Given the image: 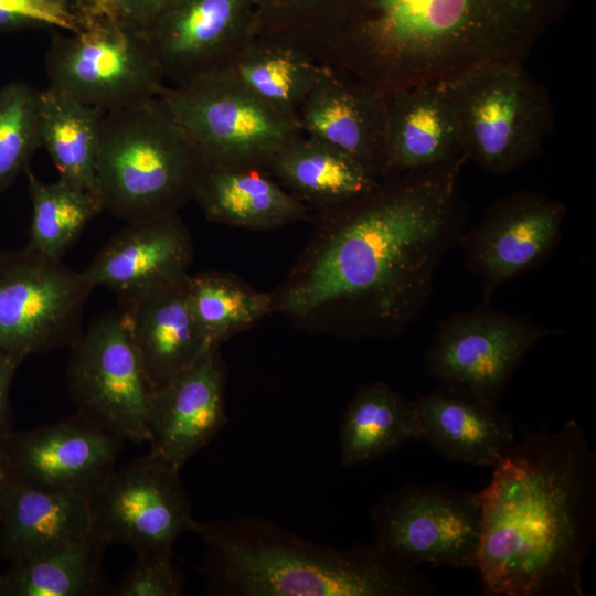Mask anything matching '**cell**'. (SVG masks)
<instances>
[{"instance_id":"obj_14","label":"cell","mask_w":596,"mask_h":596,"mask_svg":"<svg viewBox=\"0 0 596 596\" xmlns=\"http://www.w3.org/2000/svg\"><path fill=\"white\" fill-rule=\"evenodd\" d=\"M567 214L563 202L519 190L496 200L465 231L459 246L465 269L481 287L482 304L507 283L541 266L556 248Z\"/></svg>"},{"instance_id":"obj_5","label":"cell","mask_w":596,"mask_h":596,"mask_svg":"<svg viewBox=\"0 0 596 596\" xmlns=\"http://www.w3.org/2000/svg\"><path fill=\"white\" fill-rule=\"evenodd\" d=\"M207 169L160 95L104 113L96 161L103 210L127 223L179 213Z\"/></svg>"},{"instance_id":"obj_25","label":"cell","mask_w":596,"mask_h":596,"mask_svg":"<svg viewBox=\"0 0 596 596\" xmlns=\"http://www.w3.org/2000/svg\"><path fill=\"white\" fill-rule=\"evenodd\" d=\"M266 172L315 213L354 201L382 180L345 152L306 135L285 146Z\"/></svg>"},{"instance_id":"obj_12","label":"cell","mask_w":596,"mask_h":596,"mask_svg":"<svg viewBox=\"0 0 596 596\" xmlns=\"http://www.w3.org/2000/svg\"><path fill=\"white\" fill-rule=\"evenodd\" d=\"M561 333L490 304L443 319L425 354L427 374L499 404L515 370L543 339Z\"/></svg>"},{"instance_id":"obj_31","label":"cell","mask_w":596,"mask_h":596,"mask_svg":"<svg viewBox=\"0 0 596 596\" xmlns=\"http://www.w3.org/2000/svg\"><path fill=\"white\" fill-rule=\"evenodd\" d=\"M25 175L32 204L25 247L50 259L62 260L103 207L94 194L60 178L44 182L30 168Z\"/></svg>"},{"instance_id":"obj_28","label":"cell","mask_w":596,"mask_h":596,"mask_svg":"<svg viewBox=\"0 0 596 596\" xmlns=\"http://www.w3.org/2000/svg\"><path fill=\"white\" fill-rule=\"evenodd\" d=\"M108 545L93 530L47 556L13 564L0 575V596H92L109 593L103 570L104 552Z\"/></svg>"},{"instance_id":"obj_9","label":"cell","mask_w":596,"mask_h":596,"mask_svg":"<svg viewBox=\"0 0 596 596\" xmlns=\"http://www.w3.org/2000/svg\"><path fill=\"white\" fill-rule=\"evenodd\" d=\"M95 288L82 272L29 248L0 251V350L22 361L78 339Z\"/></svg>"},{"instance_id":"obj_30","label":"cell","mask_w":596,"mask_h":596,"mask_svg":"<svg viewBox=\"0 0 596 596\" xmlns=\"http://www.w3.org/2000/svg\"><path fill=\"white\" fill-rule=\"evenodd\" d=\"M190 304L195 323L211 349L273 313L272 292L253 289L237 276L205 270L190 274Z\"/></svg>"},{"instance_id":"obj_16","label":"cell","mask_w":596,"mask_h":596,"mask_svg":"<svg viewBox=\"0 0 596 596\" xmlns=\"http://www.w3.org/2000/svg\"><path fill=\"white\" fill-rule=\"evenodd\" d=\"M17 481L57 493L91 498L117 467L123 440L76 413L34 429L0 437Z\"/></svg>"},{"instance_id":"obj_2","label":"cell","mask_w":596,"mask_h":596,"mask_svg":"<svg viewBox=\"0 0 596 596\" xmlns=\"http://www.w3.org/2000/svg\"><path fill=\"white\" fill-rule=\"evenodd\" d=\"M572 0H256L254 35L387 93L521 61Z\"/></svg>"},{"instance_id":"obj_4","label":"cell","mask_w":596,"mask_h":596,"mask_svg":"<svg viewBox=\"0 0 596 596\" xmlns=\"http://www.w3.org/2000/svg\"><path fill=\"white\" fill-rule=\"evenodd\" d=\"M205 592L219 596H422L417 567L370 545L338 549L257 517L198 522Z\"/></svg>"},{"instance_id":"obj_23","label":"cell","mask_w":596,"mask_h":596,"mask_svg":"<svg viewBox=\"0 0 596 596\" xmlns=\"http://www.w3.org/2000/svg\"><path fill=\"white\" fill-rule=\"evenodd\" d=\"M92 531L88 497L38 490L15 480L0 512V555L11 565L28 563Z\"/></svg>"},{"instance_id":"obj_29","label":"cell","mask_w":596,"mask_h":596,"mask_svg":"<svg viewBox=\"0 0 596 596\" xmlns=\"http://www.w3.org/2000/svg\"><path fill=\"white\" fill-rule=\"evenodd\" d=\"M322 68L289 42L254 36L230 72L263 102L297 116Z\"/></svg>"},{"instance_id":"obj_35","label":"cell","mask_w":596,"mask_h":596,"mask_svg":"<svg viewBox=\"0 0 596 596\" xmlns=\"http://www.w3.org/2000/svg\"><path fill=\"white\" fill-rule=\"evenodd\" d=\"M0 7L35 18L49 28L76 31L82 24L74 0H0Z\"/></svg>"},{"instance_id":"obj_20","label":"cell","mask_w":596,"mask_h":596,"mask_svg":"<svg viewBox=\"0 0 596 596\" xmlns=\"http://www.w3.org/2000/svg\"><path fill=\"white\" fill-rule=\"evenodd\" d=\"M297 117L304 135L345 152L381 178L385 92L323 65Z\"/></svg>"},{"instance_id":"obj_38","label":"cell","mask_w":596,"mask_h":596,"mask_svg":"<svg viewBox=\"0 0 596 596\" xmlns=\"http://www.w3.org/2000/svg\"><path fill=\"white\" fill-rule=\"evenodd\" d=\"M15 481L14 475L7 461L2 450L0 449V512L6 499V496Z\"/></svg>"},{"instance_id":"obj_24","label":"cell","mask_w":596,"mask_h":596,"mask_svg":"<svg viewBox=\"0 0 596 596\" xmlns=\"http://www.w3.org/2000/svg\"><path fill=\"white\" fill-rule=\"evenodd\" d=\"M193 201L209 221L251 231L276 230L308 219L310 212L259 169L207 168Z\"/></svg>"},{"instance_id":"obj_7","label":"cell","mask_w":596,"mask_h":596,"mask_svg":"<svg viewBox=\"0 0 596 596\" xmlns=\"http://www.w3.org/2000/svg\"><path fill=\"white\" fill-rule=\"evenodd\" d=\"M161 96L207 168L266 171L285 146L304 135L297 116L263 102L230 71L166 86Z\"/></svg>"},{"instance_id":"obj_3","label":"cell","mask_w":596,"mask_h":596,"mask_svg":"<svg viewBox=\"0 0 596 596\" xmlns=\"http://www.w3.org/2000/svg\"><path fill=\"white\" fill-rule=\"evenodd\" d=\"M475 570L486 596H584L596 523V455L575 419L526 430L478 492Z\"/></svg>"},{"instance_id":"obj_32","label":"cell","mask_w":596,"mask_h":596,"mask_svg":"<svg viewBox=\"0 0 596 596\" xmlns=\"http://www.w3.org/2000/svg\"><path fill=\"white\" fill-rule=\"evenodd\" d=\"M41 147L40 91L13 81L0 87V193L25 172Z\"/></svg>"},{"instance_id":"obj_19","label":"cell","mask_w":596,"mask_h":596,"mask_svg":"<svg viewBox=\"0 0 596 596\" xmlns=\"http://www.w3.org/2000/svg\"><path fill=\"white\" fill-rule=\"evenodd\" d=\"M193 253L191 233L175 213L127 223L82 273L121 302L189 275Z\"/></svg>"},{"instance_id":"obj_36","label":"cell","mask_w":596,"mask_h":596,"mask_svg":"<svg viewBox=\"0 0 596 596\" xmlns=\"http://www.w3.org/2000/svg\"><path fill=\"white\" fill-rule=\"evenodd\" d=\"M19 360L0 350V437L12 429L10 389Z\"/></svg>"},{"instance_id":"obj_21","label":"cell","mask_w":596,"mask_h":596,"mask_svg":"<svg viewBox=\"0 0 596 596\" xmlns=\"http://www.w3.org/2000/svg\"><path fill=\"white\" fill-rule=\"evenodd\" d=\"M413 402L418 441L447 460L493 468L517 440L509 413L458 385L439 382Z\"/></svg>"},{"instance_id":"obj_26","label":"cell","mask_w":596,"mask_h":596,"mask_svg":"<svg viewBox=\"0 0 596 596\" xmlns=\"http://www.w3.org/2000/svg\"><path fill=\"white\" fill-rule=\"evenodd\" d=\"M414 402L382 381L364 383L349 400L340 424V462L364 465L419 439Z\"/></svg>"},{"instance_id":"obj_22","label":"cell","mask_w":596,"mask_h":596,"mask_svg":"<svg viewBox=\"0 0 596 596\" xmlns=\"http://www.w3.org/2000/svg\"><path fill=\"white\" fill-rule=\"evenodd\" d=\"M121 313L152 390L206 351L190 304V274L121 301Z\"/></svg>"},{"instance_id":"obj_13","label":"cell","mask_w":596,"mask_h":596,"mask_svg":"<svg viewBox=\"0 0 596 596\" xmlns=\"http://www.w3.org/2000/svg\"><path fill=\"white\" fill-rule=\"evenodd\" d=\"M180 469L148 453L116 467L89 498L93 530L108 544L136 554L173 552L183 533L198 522L179 477Z\"/></svg>"},{"instance_id":"obj_33","label":"cell","mask_w":596,"mask_h":596,"mask_svg":"<svg viewBox=\"0 0 596 596\" xmlns=\"http://www.w3.org/2000/svg\"><path fill=\"white\" fill-rule=\"evenodd\" d=\"M124 576L109 589L111 596H179L183 578L173 552L137 553Z\"/></svg>"},{"instance_id":"obj_17","label":"cell","mask_w":596,"mask_h":596,"mask_svg":"<svg viewBox=\"0 0 596 596\" xmlns=\"http://www.w3.org/2000/svg\"><path fill=\"white\" fill-rule=\"evenodd\" d=\"M226 368L219 349L156 386L147 429L149 453L181 469L227 423Z\"/></svg>"},{"instance_id":"obj_10","label":"cell","mask_w":596,"mask_h":596,"mask_svg":"<svg viewBox=\"0 0 596 596\" xmlns=\"http://www.w3.org/2000/svg\"><path fill=\"white\" fill-rule=\"evenodd\" d=\"M66 383L76 413L123 441L148 443L152 386L121 311L98 316L72 344Z\"/></svg>"},{"instance_id":"obj_6","label":"cell","mask_w":596,"mask_h":596,"mask_svg":"<svg viewBox=\"0 0 596 596\" xmlns=\"http://www.w3.org/2000/svg\"><path fill=\"white\" fill-rule=\"evenodd\" d=\"M521 61H492L448 79L467 160L505 175L536 158L553 126L547 93Z\"/></svg>"},{"instance_id":"obj_1","label":"cell","mask_w":596,"mask_h":596,"mask_svg":"<svg viewBox=\"0 0 596 596\" xmlns=\"http://www.w3.org/2000/svg\"><path fill=\"white\" fill-rule=\"evenodd\" d=\"M465 162L384 178L370 193L316 212L313 231L273 313L341 339H391L424 312L445 255L466 231Z\"/></svg>"},{"instance_id":"obj_37","label":"cell","mask_w":596,"mask_h":596,"mask_svg":"<svg viewBox=\"0 0 596 596\" xmlns=\"http://www.w3.org/2000/svg\"><path fill=\"white\" fill-rule=\"evenodd\" d=\"M49 28L28 14L0 7V34Z\"/></svg>"},{"instance_id":"obj_34","label":"cell","mask_w":596,"mask_h":596,"mask_svg":"<svg viewBox=\"0 0 596 596\" xmlns=\"http://www.w3.org/2000/svg\"><path fill=\"white\" fill-rule=\"evenodd\" d=\"M171 0H74L82 17L110 20L145 31Z\"/></svg>"},{"instance_id":"obj_27","label":"cell","mask_w":596,"mask_h":596,"mask_svg":"<svg viewBox=\"0 0 596 596\" xmlns=\"http://www.w3.org/2000/svg\"><path fill=\"white\" fill-rule=\"evenodd\" d=\"M103 116L102 110L52 87L40 91L41 147L47 151L60 179L96 198Z\"/></svg>"},{"instance_id":"obj_18","label":"cell","mask_w":596,"mask_h":596,"mask_svg":"<svg viewBox=\"0 0 596 596\" xmlns=\"http://www.w3.org/2000/svg\"><path fill=\"white\" fill-rule=\"evenodd\" d=\"M466 161L448 81L386 93L382 179Z\"/></svg>"},{"instance_id":"obj_11","label":"cell","mask_w":596,"mask_h":596,"mask_svg":"<svg viewBox=\"0 0 596 596\" xmlns=\"http://www.w3.org/2000/svg\"><path fill=\"white\" fill-rule=\"evenodd\" d=\"M374 544L409 566L475 568L480 540L478 492L445 483L404 485L371 509Z\"/></svg>"},{"instance_id":"obj_8","label":"cell","mask_w":596,"mask_h":596,"mask_svg":"<svg viewBox=\"0 0 596 596\" xmlns=\"http://www.w3.org/2000/svg\"><path fill=\"white\" fill-rule=\"evenodd\" d=\"M45 70L49 87L103 113L143 103L166 88L145 33L104 18L82 17L78 30L55 33Z\"/></svg>"},{"instance_id":"obj_15","label":"cell","mask_w":596,"mask_h":596,"mask_svg":"<svg viewBox=\"0 0 596 596\" xmlns=\"http://www.w3.org/2000/svg\"><path fill=\"white\" fill-rule=\"evenodd\" d=\"M256 0H171L143 31L164 79L228 72L254 38Z\"/></svg>"}]
</instances>
